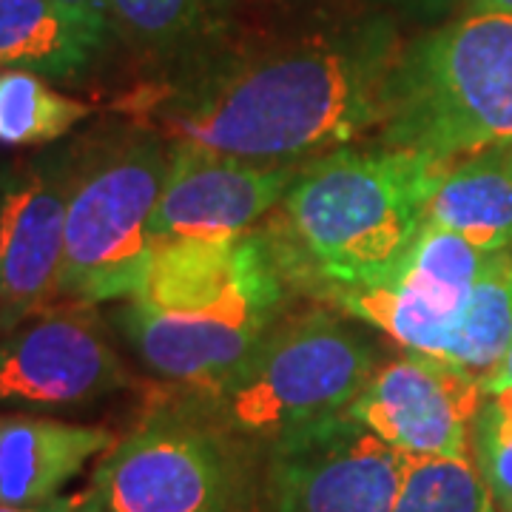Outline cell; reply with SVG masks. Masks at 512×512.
I'll list each match as a JSON object with an SVG mask.
<instances>
[{
  "label": "cell",
  "mask_w": 512,
  "mask_h": 512,
  "mask_svg": "<svg viewBox=\"0 0 512 512\" xmlns=\"http://www.w3.org/2000/svg\"><path fill=\"white\" fill-rule=\"evenodd\" d=\"M171 143L143 123L103 128L74 143L60 299L103 305L134 296L154 254V214Z\"/></svg>",
  "instance_id": "cell-6"
},
{
  "label": "cell",
  "mask_w": 512,
  "mask_h": 512,
  "mask_svg": "<svg viewBox=\"0 0 512 512\" xmlns=\"http://www.w3.org/2000/svg\"><path fill=\"white\" fill-rule=\"evenodd\" d=\"M9 168H12V165H0V222H3V205H6V188H9Z\"/></svg>",
  "instance_id": "cell-27"
},
{
  "label": "cell",
  "mask_w": 512,
  "mask_h": 512,
  "mask_svg": "<svg viewBox=\"0 0 512 512\" xmlns=\"http://www.w3.org/2000/svg\"><path fill=\"white\" fill-rule=\"evenodd\" d=\"M393 512H495V501L473 453L407 458Z\"/></svg>",
  "instance_id": "cell-20"
},
{
  "label": "cell",
  "mask_w": 512,
  "mask_h": 512,
  "mask_svg": "<svg viewBox=\"0 0 512 512\" xmlns=\"http://www.w3.org/2000/svg\"><path fill=\"white\" fill-rule=\"evenodd\" d=\"M305 163H251L211 151L171 146V168L154 214V248L174 239L234 237L254 228Z\"/></svg>",
  "instance_id": "cell-13"
},
{
  "label": "cell",
  "mask_w": 512,
  "mask_h": 512,
  "mask_svg": "<svg viewBox=\"0 0 512 512\" xmlns=\"http://www.w3.org/2000/svg\"><path fill=\"white\" fill-rule=\"evenodd\" d=\"M424 222L453 231L484 254L512 248L510 148H490L444 163Z\"/></svg>",
  "instance_id": "cell-16"
},
{
  "label": "cell",
  "mask_w": 512,
  "mask_h": 512,
  "mask_svg": "<svg viewBox=\"0 0 512 512\" xmlns=\"http://www.w3.org/2000/svg\"><path fill=\"white\" fill-rule=\"evenodd\" d=\"M510 157H512V148H510Z\"/></svg>",
  "instance_id": "cell-28"
},
{
  "label": "cell",
  "mask_w": 512,
  "mask_h": 512,
  "mask_svg": "<svg viewBox=\"0 0 512 512\" xmlns=\"http://www.w3.org/2000/svg\"><path fill=\"white\" fill-rule=\"evenodd\" d=\"M89 117V103L60 94L46 77L0 69V146H55Z\"/></svg>",
  "instance_id": "cell-18"
},
{
  "label": "cell",
  "mask_w": 512,
  "mask_h": 512,
  "mask_svg": "<svg viewBox=\"0 0 512 512\" xmlns=\"http://www.w3.org/2000/svg\"><path fill=\"white\" fill-rule=\"evenodd\" d=\"M404 40L384 15L217 60L143 97V126L177 148L308 163L384 120Z\"/></svg>",
  "instance_id": "cell-1"
},
{
  "label": "cell",
  "mask_w": 512,
  "mask_h": 512,
  "mask_svg": "<svg viewBox=\"0 0 512 512\" xmlns=\"http://www.w3.org/2000/svg\"><path fill=\"white\" fill-rule=\"evenodd\" d=\"M0 512H103L100 498L94 493V487H86L74 495H60L46 504H35V507H6L0 504Z\"/></svg>",
  "instance_id": "cell-22"
},
{
  "label": "cell",
  "mask_w": 512,
  "mask_h": 512,
  "mask_svg": "<svg viewBox=\"0 0 512 512\" xmlns=\"http://www.w3.org/2000/svg\"><path fill=\"white\" fill-rule=\"evenodd\" d=\"M487 262L464 237L424 222L410 248L384 274L316 288L336 308L387 333L404 350L439 356L450 348Z\"/></svg>",
  "instance_id": "cell-8"
},
{
  "label": "cell",
  "mask_w": 512,
  "mask_h": 512,
  "mask_svg": "<svg viewBox=\"0 0 512 512\" xmlns=\"http://www.w3.org/2000/svg\"><path fill=\"white\" fill-rule=\"evenodd\" d=\"M214 424L163 404L97 458L103 512H242L245 467Z\"/></svg>",
  "instance_id": "cell-7"
},
{
  "label": "cell",
  "mask_w": 512,
  "mask_h": 512,
  "mask_svg": "<svg viewBox=\"0 0 512 512\" xmlns=\"http://www.w3.org/2000/svg\"><path fill=\"white\" fill-rule=\"evenodd\" d=\"M407 456L345 413L268 441L265 512H393Z\"/></svg>",
  "instance_id": "cell-9"
},
{
  "label": "cell",
  "mask_w": 512,
  "mask_h": 512,
  "mask_svg": "<svg viewBox=\"0 0 512 512\" xmlns=\"http://www.w3.org/2000/svg\"><path fill=\"white\" fill-rule=\"evenodd\" d=\"M376 353L339 316L311 311L276 322L245 362L205 387H180L177 410L237 441H268L345 413L376 370Z\"/></svg>",
  "instance_id": "cell-5"
},
{
  "label": "cell",
  "mask_w": 512,
  "mask_h": 512,
  "mask_svg": "<svg viewBox=\"0 0 512 512\" xmlns=\"http://www.w3.org/2000/svg\"><path fill=\"white\" fill-rule=\"evenodd\" d=\"M111 29L74 15L60 0H0V69L72 83L92 69Z\"/></svg>",
  "instance_id": "cell-15"
},
{
  "label": "cell",
  "mask_w": 512,
  "mask_h": 512,
  "mask_svg": "<svg viewBox=\"0 0 512 512\" xmlns=\"http://www.w3.org/2000/svg\"><path fill=\"white\" fill-rule=\"evenodd\" d=\"M484 384L447 359L407 350L376 365L348 416L407 458L470 456Z\"/></svg>",
  "instance_id": "cell-11"
},
{
  "label": "cell",
  "mask_w": 512,
  "mask_h": 512,
  "mask_svg": "<svg viewBox=\"0 0 512 512\" xmlns=\"http://www.w3.org/2000/svg\"><path fill=\"white\" fill-rule=\"evenodd\" d=\"M288 274L271 239L160 242L117 328L140 362L177 387L225 379L279 322Z\"/></svg>",
  "instance_id": "cell-2"
},
{
  "label": "cell",
  "mask_w": 512,
  "mask_h": 512,
  "mask_svg": "<svg viewBox=\"0 0 512 512\" xmlns=\"http://www.w3.org/2000/svg\"><path fill=\"white\" fill-rule=\"evenodd\" d=\"M114 441L106 427L0 413V504L35 507L60 498Z\"/></svg>",
  "instance_id": "cell-14"
},
{
  "label": "cell",
  "mask_w": 512,
  "mask_h": 512,
  "mask_svg": "<svg viewBox=\"0 0 512 512\" xmlns=\"http://www.w3.org/2000/svg\"><path fill=\"white\" fill-rule=\"evenodd\" d=\"M441 160L404 148H339L299 168L282 205L285 274L302 265L313 288L384 274L424 225Z\"/></svg>",
  "instance_id": "cell-3"
},
{
  "label": "cell",
  "mask_w": 512,
  "mask_h": 512,
  "mask_svg": "<svg viewBox=\"0 0 512 512\" xmlns=\"http://www.w3.org/2000/svg\"><path fill=\"white\" fill-rule=\"evenodd\" d=\"M512 345V251L487 254L476 279L467 313L458 325L447 362L484 379L493 373Z\"/></svg>",
  "instance_id": "cell-17"
},
{
  "label": "cell",
  "mask_w": 512,
  "mask_h": 512,
  "mask_svg": "<svg viewBox=\"0 0 512 512\" xmlns=\"http://www.w3.org/2000/svg\"><path fill=\"white\" fill-rule=\"evenodd\" d=\"M60 3H63L66 9H72L74 15H80V18L89 20V23H97V26H103V29H111L109 0H60Z\"/></svg>",
  "instance_id": "cell-24"
},
{
  "label": "cell",
  "mask_w": 512,
  "mask_h": 512,
  "mask_svg": "<svg viewBox=\"0 0 512 512\" xmlns=\"http://www.w3.org/2000/svg\"><path fill=\"white\" fill-rule=\"evenodd\" d=\"M131 384L94 305L49 308L0 333V407L66 410Z\"/></svg>",
  "instance_id": "cell-10"
},
{
  "label": "cell",
  "mask_w": 512,
  "mask_h": 512,
  "mask_svg": "<svg viewBox=\"0 0 512 512\" xmlns=\"http://www.w3.org/2000/svg\"><path fill=\"white\" fill-rule=\"evenodd\" d=\"M379 134L441 163L512 148V12H467L404 43Z\"/></svg>",
  "instance_id": "cell-4"
},
{
  "label": "cell",
  "mask_w": 512,
  "mask_h": 512,
  "mask_svg": "<svg viewBox=\"0 0 512 512\" xmlns=\"http://www.w3.org/2000/svg\"><path fill=\"white\" fill-rule=\"evenodd\" d=\"M74 143L46 146L9 168L0 222V333L49 311L60 296Z\"/></svg>",
  "instance_id": "cell-12"
},
{
  "label": "cell",
  "mask_w": 512,
  "mask_h": 512,
  "mask_svg": "<svg viewBox=\"0 0 512 512\" xmlns=\"http://www.w3.org/2000/svg\"><path fill=\"white\" fill-rule=\"evenodd\" d=\"M370 3H379V6H387V9H399L410 18L430 20L450 12L458 3H467V0H370Z\"/></svg>",
  "instance_id": "cell-23"
},
{
  "label": "cell",
  "mask_w": 512,
  "mask_h": 512,
  "mask_svg": "<svg viewBox=\"0 0 512 512\" xmlns=\"http://www.w3.org/2000/svg\"><path fill=\"white\" fill-rule=\"evenodd\" d=\"M470 450L493 493L495 510L512 512V387L484 393Z\"/></svg>",
  "instance_id": "cell-21"
},
{
  "label": "cell",
  "mask_w": 512,
  "mask_h": 512,
  "mask_svg": "<svg viewBox=\"0 0 512 512\" xmlns=\"http://www.w3.org/2000/svg\"><path fill=\"white\" fill-rule=\"evenodd\" d=\"M467 12H512V0H467Z\"/></svg>",
  "instance_id": "cell-26"
},
{
  "label": "cell",
  "mask_w": 512,
  "mask_h": 512,
  "mask_svg": "<svg viewBox=\"0 0 512 512\" xmlns=\"http://www.w3.org/2000/svg\"><path fill=\"white\" fill-rule=\"evenodd\" d=\"M501 387H512V345L510 350L504 353V359L498 362L493 373L484 379V393H490V390H501Z\"/></svg>",
  "instance_id": "cell-25"
},
{
  "label": "cell",
  "mask_w": 512,
  "mask_h": 512,
  "mask_svg": "<svg viewBox=\"0 0 512 512\" xmlns=\"http://www.w3.org/2000/svg\"><path fill=\"white\" fill-rule=\"evenodd\" d=\"M214 23V0H109L111 35L146 57L185 55Z\"/></svg>",
  "instance_id": "cell-19"
}]
</instances>
